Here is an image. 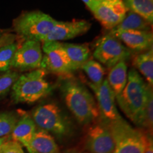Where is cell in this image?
I'll use <instances>...</instances> for the list:
<instances>
[{"label": "cell", "mask_w": 153, "mask_h": 153, "mask_svg": "<svg viewBox=\"0 0 153 153\" xmlns=\"http://www.w3.org/2000/svg\"><path fill=\"white\" fill-rule=\"evenodd\" d=\"M60 91L69 110L79 123L88 125L100 116L94 98L81 82L65 79L61 84Z\"/></svg>", "instance_id": "1"}, {"label": "cell", "mask_w": 153, "mask_h": 153, "mask_svg": "<svg viewBox=\"0 0 153 153\" xmlns=\"http://www.w3.org/2000/svg\"><path fill=\"white\" fill-rule=\"evenodd\" d=\"M135 69L128 74L126 87L116 100L123 114L135 125L140 126L149 87Z\"/></svg>", "instance_id": "2"}, {"label": "cell", "mask_w": 153, "mask_h": 153, "mask_svg": "<svg viewBox=\"0 0 153 153\" xmlns=\"http://www.w3.org/2000/svg\"><path fill=\"white\" fill-rule=\"evenodd\" d=\"M46 71L36 69L19 75L11 88V99L16 104H33L49 94L53 86L45 79Z\"/></svg>", "instance_id": "3"}, {"label": "cell", "mask_w": 153, "mask_h": 153, "mask_svg": "<svg viewBox=\"0 0 153 153\" xmlns=\"http://www.w3.org/2000/svg\"><path fill=\"white\" fill-rule=\"evenodd\" d=\"M31 118L38 128L48 132L58 139L65 138L71 133L70 120L55 103L39 105L33 109Z\"/></svg>", "instance_id": "4"}, {"label": "cell", "mask_w": 153, "mask_h": 153, "mask_svg": "<svg viewBox=\"0 0 153 153\" xmlns=\"http://www.w3.org/2000/svg\"><path fill=\"white\" fill-rule=\"evenodd\" d=\"M104 121V120H103ZM114 141V153H143L148 135L134 128L123 118L112 122H105Z\"/></svg>", "instance_id": "5"}, {"label": "cell", "mask_w": 153, "mask_h": 153, "mask_svg": "<svg viewBox=\"0 0 153 153\" xmlns=\"http://www.w3.org/2000/svg\"><path fill=\"white\" fill-rule=\"evenodd\" d=\"M57 22L49 14L41 11H33L19 16L14 21V28L16 33L26 40L42 43Z\"/></svg>", "instance_id": "6"}, {"label": "cell", "mask_w": 153, "mask_h": 153, "mask_svg": "<svg viewBox=\"0 0 153 153\" xmlns=\"http://www.w3.org/2000/svg\"><path fill=\"white\" fill-rule=\"evenodd\" d=\"M93 56L107 68H111L120 61H126L131 57V52L121 41L108 33L96 43Z\"/></svg>", "instance_id": "7"}, {"label": "cell", "mask_w": 153, "mask_h": 153, "mask_svg": "<svg viewBox=\"0 0 153 153\" xmlns=\"http://www.w3.org/2000/svg\"><path fill=\"white\" fill-rule=\"evenodd\" d=\"M42 50L43 56L41 69L58 74L66 76L74 72L62 43L60 42H43Z\"/></svg>", "instance_id": "8"}, {"label": "cell", "mask_w": 153, "mask_h": 153, "mask_svg": "<svg viewBox=\"0 0 153 153\" xmlns=\"http://www.w3.org/2000/svg\"><path fill=\"white\" fill-rule=\"evenodd\" d=\"M128 9L122 0L97 1L91 10L94 16L105 28L112 30L125 18Z\"/></svg>", "instance_id": "9"}, {"label": "cell", "mask_w": 153, "mask_h": 153, "mask_svg": "<svg viewBox=\"0 0 153 153\" xmlns=\"http://www.w3.org/2000/svg\"><path fill=\"white\" fill-rule=\"evenodd\" d=\"M43 56L41 42L26 40L16 50L11 68L22 71L39 69Z\"/></svg>", "instance_id": "10"}, {"label": "cell", "mask_w": 153, "mask_h": 153, "mask_svg": "<svg viewBox=\"0 0 153 153\" xmlns=\"http://www.w3.org/2000/svg\"><path fill=\"white\" fill-rule=\"evenodd\" d=\"M85 148L89 153H114V141L104 121L89 128L85 139Z\"/></svg>", "instance_id": "11"}, {"label": "cell", "mask_w": 153, "mask_h": 153, "mask_svg": "<svg viewBox=\"0 0 153 153\" xmlns=\"http://www.w3.org/2000/svg\"><path fill=\"white\" fill-rule=\"evenodd\" d=\"M94 92L100 116L105 122H112L122 117L118 111L116 105V97L108 85L107 79H104L99 85L88 84Z\"/></svg>", "instance_id": "12"}, {"label": "cell", "mask_w": 153, "mask_h": 153, "mask_svg": "<svg viewBox=\"0 0 153 153\" xmlns=\"http://www.w3.org/2000/svg\"><path fill=\"white\" fill-rule=\"evenodd\" d=\"M91 24L86 20L61 22L57 21L43 42H60L74 38L89 31Z\"/></svg>", "instance_id": "13"}, {"label": "cell", "mask_w": 153, "mask_h": 153, "mask_svg": "<svg viewBox=\"0 0 153 153\" xmlns=\"http://www.w3.org/2000/svg\"><path fill=\"white\" fill-rule=\"evenodd\" d=\"M110 33L134 51L141 52L152 48L153 34L151 30H123Z\"/></svg>", "instance_id": "14"}, {"label": "cell", "mask_w": 153, "mask_h": 153, "mask_svg": "<svg viewBox=\"0 0 153 153\" xmlns=\"http://www.w3.org/2000/svg\"><path fill=\"white\" fill-rule=\"evenodd\" d=\"M36 128L37 127L32 118L28 114H24L19 117L9 137L11 140L16 141L25 147L28 153H32L30 143Z\"/></svg>", "instance_id": "15"}, {"label": "cell", "mask_w": 153, "mask_h": 153, "mask_svg": "<svg viewBox=\"0 0 153 153\" xmlns=\"http://www.w3.org/2000/svg\"><path fill=\"white\" fill-rule=\"evenodd\" d=\"M62 45L74 72L89 60L91 51L86 44L62 43Z\"/></svg>", "instance_id": "16"}, {"label": "cell", "mask_w": 153, "mask_h": 153, "mask_svg": "<svg viewBox=\"0 0 153 153\" xmlns=\"http://www.w3.org/2000/svg\"><path fill=\"white\" fill-rule=\"evenodd\" d=\"M32 153H60L54 137L48 132L36 128L30 143Z\"/></svg>", "instance_id": "17"}, {"label": "cell", "mask_w": 153, "mask_h": 153, "mask_svg": "<svg viewBox=\"0 0 153 153\" xmlns=\"http://www.w3.org/2000/svg\"><path fill=\"white\" fill-rule=\"evenodd\" d=\"M127 64L126 61H120L111 68L107 79L108 85L114 91L115 97L122 92L127 83Z\"/></svg>", "instance_id": "18"}, {"label": "cell", "mask_w": 153, "mask_h": 153, "mask_svg": "<svg viewBox=\"0 0 153 153\" xmlns=\"http://www.w3.org/2000/svg\"><path fill=\"white\" fill-rule=\"evenodd\" d=\"M150 23L135 13L130 11L123 21L112 30L111 33L123 31V30H150Z\"/></svg>", "instance_id": "19"}, {"label": "cell", "mask_w": 153, "mask_h": 153, "mask_svg": "<svg viewBox=\"0 0 153 153\" xmlns=\"http://www.w3.org/2000/svg\"><path fill=\"white\" fill-rule=\"evenodd\" d=\"M134 66L139 70L151 87L153 85V50L151 48L134 58Z\"/></svg>", "instance_id": "20"}, {"label": "cell", "mask_w": 153, "mask_h": 153, "mask_svg": "<svg viewBox=\"0 0 153 153\" xmlns=\"http://www.w3.org/2000/svg\"><path fill=\"white\" fill-rule=\"evenodd\" d=\"M128 10L135 13L147 22L153 23V0H124Z\"/></svg>", "instance_id": "21"}, {"label": "cell", "mask_w": 153, "mask_h": 153, "mask_svg": "<svg viewBox=\"0 0 153 153\" xmlns=\"http://www.w3.org/2000/svg\"><path fill=\"white\" fill-rule=\"evenodd\" d=\"M80 69L84 70V72L87 74L88 77L91 80V83L94 85H99L104 79V68L97 61L94 60H88Z\"/></svg>", "instance_id": "22"}, {"label": "cell", "mask_w": 153, "mask_h": 153, "mask_svg": "<svg viewBox=\"0 0 153 153\" xmlns=\"http://www.w3.org/2000/svg\"><path fill=\"white\" fill-rule=\"evenodd\" d=\"M19 45L15 43L5 44L0 47V72L11 70L15 53Z\"/></svg>", "instance_id": "23"}, {"label": "cell", "mask_w": 153, "mask_h": 153, "mask_svg": "<svg viewBox=\"0 0 153 153\" xmlns=\"http://www.w3.org/2000/svg\"><path fill=\"white\" fill-rule=\"evenodd\" d=\"M19 119L14 112H0V138L9 137Z\"/></svg>", "instance_id": "24"}, {"label": "cell", "mask_w": 153, "mask_h": 153, "mask_svg": "<svg viewBox=\"0 0 153 153\" xmlns=\"http://www.w3.org/2000/svg\"><path fill=\"white\" fill-rule=\"evenodd\" d=\"M153 126V94L152 89L150 87L148 92L146 104L143 113L142 120L140 127L148 128L152 131Z\"/></svg>", "instance_id": "25"}, {"label": "cell", "mask_w": 153, "mask_h": 153, "mask_svg": "<svg viewBox=\"0 0 153 153\" xmlns=\"http://www.w3.org/2000/svg\"><path fill=\"white\" fill-rule=\"evenodd\" d=\"M19 75V72L12 70H9L0 74V100L11 91Z\"/></svg>", "instance_id": "26"}, {"label": "cell", "mask_w": 153, "mask_h": 153, "mask_svg": "<svg viewBox=\"0 0 153 153\" xmlns=\"http://www.w3.org/2000/svg\"><path fill=\"white\" fill-rule=\"evenodd\" d=\"M1 153H25L22 145L9 138L4 143Z\"/></svg>", "instance_id": "27"}, {"label": "cell", "mask_w": 153, "mask_h": 153, "mask_svg": "<svg viewBox=\"0 0 153 153\" xmlns=\"http://www.w3.org/2000/svg\"><path fill=\"white\" fill-rule=\"evenodd\" d=\"M143 153H153L152 138V136H150V135H148L146 146H145V151Z\"/></svg>", "instance_id": "28"}, {"label": "cell", "mask_w": 153, "mask_h": 153, "mask_svg": "<svg viewBox=\"0 0 153 153\" xmlns=\"http://www.w3.org/2000/svg\"><path fill=\"white\" fill-rule=\"evenodd\" d=\"M84 3L87 5V7L91 11L95 7L97 0H82Z\"/></svg>", "instance_id": "29"}, {"label": "cell", "mask_w": 153, "mask_h": 153, "mask_svg": "<svg viewBox=\"0 0 153 153\" xmlns=\"http://www.w3.org/2000/svg\"><path fill=\"white\" fill-rule=\"evenodd\" d=\"M9 138H10L9 136L6 137H1V138H0V153H1V148H2L3 144Z\"/></svg>", "instance_id": "30"}, {"label": "cell", "mask_w": 153, "mask_h": 153, "mask_svg": "<svg viewBox=\"0 0 153 153\" xmlns=\"http://www.w3.org/2000/svg\"><path fill=\"white\" fill-rule=\"evenodd\" d=\"M64 153H86V152H81V151H79L77 150H68L65 151Z\"/></svg>", "instance_id": "31"}, {"label": "cell", "mask_w": 153, "mask_h": 153, "mask_svg": "<svg viewBox=\"0 0 153 153\" xmlns=\"http://www.w3.org/2000/svg\"><path fill=\"white\" fill-rule=\"evenodd\" d=\"M2 43H3V37H2V35H1V32H0V47L4 45V44Z\"/></svg>", "instance_id": "32"}, {"label": "cell", "mask_w": 153, "mask_h": 153, "mask_svg": "<svg viewBox=\"0 0 153 153\" xmlns=\"http://www.w3.org/2000/svg\"><path fill=\"white\" fill-rule=\"evenodd\" d=\"M97 1H103V0H97Z\"/></svg>", "instance_id": "33"}]
</instances>
